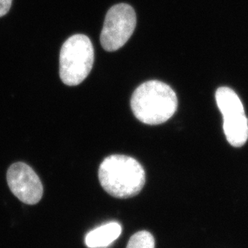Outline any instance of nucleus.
Listing matches in <instances>:
<instances>
[{
  "mask_svg": "<svg viewBox=\"0 0 248 248\" xmlns=\"http://www.w3.org/2000/svg\"><path fill=\"white\" fill-rule=\"evenodd\" d=\"M99 181L104 190L111 196L127 199L135 196L145 183L142 166L126 155H111L99 167Z\"/></svg>",
  "mask_w": 248,
  "mask_h": 248,
  "instance_id": "nucleus-1",
  "label": "nucleus"
},
{
  "mask_svg": "<svg viewBox=\"0 0 248 248\" xmlns=\"http://www.w3.org/2000/svg\"><path fill=\"white\" fill-rule=\"evenodd\" d=\"M131 108L137 119L144 124L156 125L167 122L178 108L175 92L166 83L150 80L134 91Z\"/></svg>",
  "mask_w": 248,
  "mask_h": 248,
  "instance_id": "nucleus-2",
  "label": "nucleus"
},
{
  "mask_svg": "<svg viewBox=\"0 0 248 248\" xmlns=\"http://www.w3.org/2000/svg\"><path fill=\"white\" fill-rule=\"evenodd\" d=\"M94 49L91 40L81 34L66 40L60 54V77L63 84L76 86L83 82L91 72Z\"/></svg>",
  "mask_w": 248,
  "mask_h": 248,
  "instance_id": "nucleus-3",
  "label": "nucleus"
},
{
  "mask_svg": "<svg viewBox=\"0 0 248 248\" xmlns=\"http://www.w3.org/2000/svg\"><path fill=\"white\" fill-rule=\"evenodd\" d=\"M136 13L134 8L120 3L108 10L101 31V43L104 49L114 52L123 47L136 28Z\"/></svg>",
  "mask_w": 248,
  "mask_h": 248,
  "instance_id": "nucleus-4",
  "label": "nucleus"
},
{
  "mask_svg": "<svg viewBox=\"0 0 248 248\" xmlns=\"http://www.w3.org/2000/svg\"><path fill=\"white\" fill-rule=\"evenodd\" d=\"M7 180L10 190L24 203L34 205L42 198V183L35 171L25 163L17 162L10 166Z\"/></svg>",
  "mask_w": 248,
  "mask_h": 248,
  "instance_id": "nucleus-5",
  "label": "nucleus"
},
{
  "mask_svg": "<svg viewBox=\"0 0 248 248\" xmlns=\"http://www.w3.org/2000/svg\"><path fill=\"white\" fill-rule=\"evenodd\" d=\"M223 131L227 141L234 147H240L248 139V118L245 111L222 115Z\"/></svg>",
  "mask_w": 248,
  "mask_h": 248,
  "instance_id": "nucleus-6",
  "label": "nucleus"
},
{
  "mask_svg": "<svg viewBox=\"0 0 248 248\" xmlns=\"http://www.w3.org/2000/svg\"><path fill=\"white\" fill-rule=\"evenodd\" d=\"M122 232V226L118 222H108L89 232L85 237V244L89 248H108Z\"/></svg>",
  "mask_w": 248,
  "mask_h": 248,
  "instance_id": "nucleus-7",
  "label": "nucleus"
},
{
  "mask_svg": "<svg viewBox=\"0 0 248 248\" xmlns=\"http://www.w3.org/2000/svg\"><path fill=\"white\" fill-rule=\"evenodd\" d=\"M155 248V240L152 234L146 231H140L131 236L126 248Z\"/></svg>",
  "mask_w": 248,
  "mask_h": 248,
  "instance_id": "nucleus-8",
  "label": "nucleus"
},
{
  "mask_svg": "<svg viewBox=\"0 0 248 248\" xmlns=\"http://www.w3.org/2000/svg\"><path fill=\"white\" fill-rule=\"evenodd\" d=\"M12 3V0H0V17L3 16L9 12Z\"/></svg>",
  "mask_w": 248,
  "mask_h": 248,
  "instance_id": "nucleus-9",
  "label": "nucleus"
}]
</instances>
